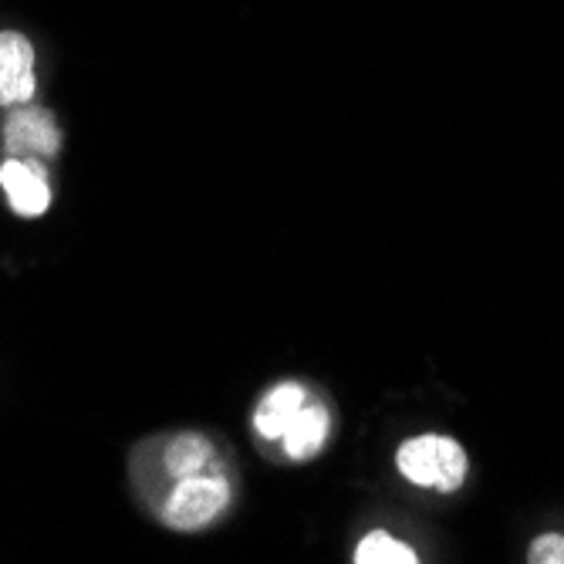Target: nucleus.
<instances>
[{
    "label": "nucleus",
    "instance_id": "obj_2",
    "mask_svg": "<svg viewBox=\"0 0 564 564\" xmlns=\"http://www.w3.org/2000/svg\"><path fill=\"white\" fill-rule=\"evenodd\" d=\"M234 500V484L227 470L217 474H196L186 480H176L163 500L152 507V518L163 521L170 531H199L227 514Z\"/></svg>",
    "mask_w": 564,
    "mask_h": 564
},
{
    "label": "nucleus",
    "instance_id": "obj_10",
    "mask_svg": "<svg viewBox=\"0 0 564 564\" xmlns=\"http://www.w3.org/2000/svg\"><path fill=\"white\" fill-rule=\"evenodd\" d=\"M528 564H564V534H541L528 547Z\"/></svg>",
    "mask_w": 564,
    "mask_h": 564
},
{
    "label": "nucleus",
    "instance_id": "obj_4",
    "mask_svg": "<svg viewBox=\"0 0 564 564\" xmlns=\"http://www.w3.org/2000/svg\"><path fill=\"white\" fill-rule=\"evenodd\" d=\"M4 149L11 160H41L51 163L62 152V129L55 112L41 106H18L4 119Z\"/></svg>",
    "mask_w": 564,
    "mask_h": 564
},
{
    "label": "nucleus",
    "instance_id": "obj_8",
    "mask_svg": "<svg viewBox=\"0 0 564 564\" xmlns=\"http://www.w3.org/2000/svg\"><path fill=\"white\" fill-rule=\"evenodd\" d=\"M307 402V392L304 386L297 382H284V386H274L261 405H258V413H253V430H258L264 440H281L284 430L291 426V420L297 416V409Z\"/></svg>",
    "mask_w": 564,
    "mask_h": 564
},
{
    "label": "nucleus",
    "instance_id": "obj_5",
    "mask_svg": "<svg viewBox=\"0 0 564 564\" xmlns=\"http://www.w3.org/2000/svg\"><path fill=\"white\" fill-rule=\"evenodd\" d=\"M34 88V44L18 31H0V109L28 106Z\"/></svg>",
    "mask_w": 564,
    "mask_h": 564
},
{
    "label": "nucleus",
    "instance_id": "obj_3",
    "mask_svg": "<svg viewBox=\"0 0 564 564\" xmlns=\"http://www.w3.org/2000/svg\"><path fill=\"white\" fill-rule=\"evenodd\" d=\"M395 464L409 484L430 487L440 494H453L467 480V449L449 436L426 433L405 440L395 453Z\"/></svg>",
    "mask_w": 564,
    "mask_h": 564
},
{
    "label": "nucleus",
    "instance_id": "obj_6",
    "mask_svg": "<svg viewBox=\"0 0 564 564\" xmlns=\"http://www.w3.org/2000/svg\"><path fill=\"white\" fill-rule=\"evenodd\" d=\"M0 186L18 217H41L51 207V183L41 160H4L0 163Z\"/></svg>",
    "mask_w": 564,
    "mask_h": 564
},
{
    "label": "nucleus",
    "instance_id": "obj_9",
    "mask_svg": "<svg viewBox=\"0 0 564 564\" xmlns=\"http://www.w3.org/2000/svg\"><path fill=\"white\" fill-rule=\"evenodd\" d=\"M355 564H420L416 551L395 541L392 534L386 531H372L358 541V551H355Z\"/></svg>",
    "mask_w": 564,
    "mask_h": 564
},
{
    "label": "nucleus",
    "instance_id": "obj_1",
    "mask_svg": "<svg viewBox=\"0 0 564 564\" xmlns=\"http://www.w3.org/2000/svg\"><path fill=\"white\" fill-rule=\"evenodd\" d=\"M227 470L220 449L199 433H163L149 436L132 446L129 453V480L139 500L152 510L163 494L186 477Z\"/></svg>",
    "mask_w": 564,
    "mask_h": 564
},
{
    "label": "nucleus",
    "instance_id": "obj_7",
    "mask_svg": "<svg viewBox=\"0 0 564 564\" xmlns=\"http://www.w3.org/2000/svg\"><path fill=\"white\" fill-rule=\"evenodd\" d=\"M328 433H332V420L325 413V405L304 402L281 440H284V449H288L291 459H312V456H318L325 449Z\"/></svg>",
    "mask_w": 564,
    "mask_h": 564
}]
</instances>
